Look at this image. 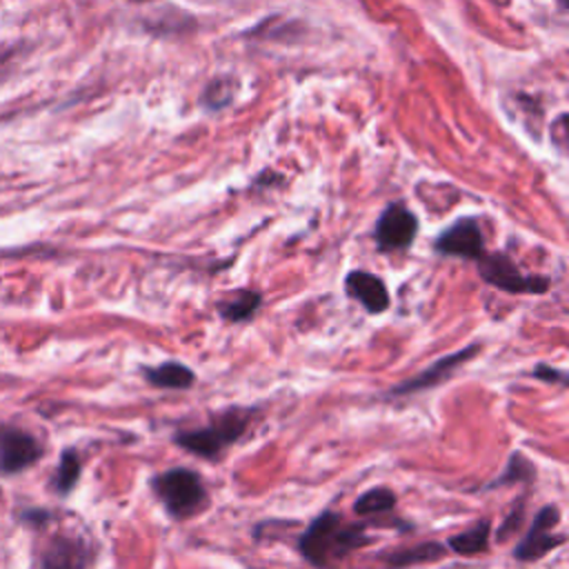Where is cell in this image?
<instances>
[{
    "label": "cell",
    "mask_w": 569,
    "mask_h": 569,
    "mask_svg": "<svg viewBox=\"0 0 569 569\" xmlns=\"http://www.w3.org/2000/svg\"><path fill=\"white\" fill-rule=\"evenodd\" d=\"M42 456V445L24 429L0 425V469L4 473H18Z\"/></svg>",
    "instance_id": "9"
},
{
    "label": "cell",
    "mask_w": 569,
    "mask_h": 569,
    "mask_svg": "<svg viewBox=\"0 0 569 569\" xmlns=\"http://www.w3.org/2000/svg\"><path fill=\"white\" fill-rule=\"evenodd\" d=\"M396 502H398V498L389 487H371L353 500V511H356V516L387 513L396 507Z\"/></svg>",
    "instance_id": "16"
},
{
    "label": "cell",
    "mask_w": 569,
    "mask_h": 569,
    "mask_svg": "<svg viewBox=\"0 0 569 569\" xmlns=\"http://www.w3.org/2000/svg\"><path fill=\"white\" fill-rule=\"evenodd\" d=\"M151 491L173 520L193 518L209 500L202 478L189 467H171L156 473Z\"/></svg>",
    "instance_id": "3"
},
{
    "label": "cell",
    "mask_w": 569,
    "mask_h": 569,
    "mask_svg": "<svg viewBox=\"0 0 569 569\" xmlns=\"http://www.w3.org/2000/svg\"><path fill=\"white\" fill-rule=\"evenodd\" d=\"M369 542L371 536L365 531V525H347L340 513L322 511L300 533L298 551L309 565L331 569Z\"/></svg>",
    "instance_id": "1"
},
{
    "label": "cell",
    "mask_w": 569,
    "mask_h": 569,
    "mask_svg": "<svg viewBox=\"0 0 569 569\" xmlns=\"http://www.w3.org/2000/svg\"><path fill=\"white\" fill-rule=\"evenodd\" d=\"M144 380L158 389H191L196 382L193 369L180 360H164L160 365H144L140 369Z\"/></svg>",
    "instance_id": "12"
},
{
    "label": "cell",
    "mask_w": 569,
    "mask_h": 569,
    "mask_svg": "<svg viewBox=\"0 0 569 569\" xmlns=\"http://www.w3.org/2000/svg\"><path fill=\"white\" fill-rule=\"evenodd\" d=\"M491 536V522L487 518L473 522L469 529H462L460 533L451 536L447 540V549L458 556H476L480 551H487Z\"/></svg>",
    "instance_id": "15"
},
{
    "label": "cell",
    "mask_w": 569,
    "mask_h": 569,
    "mask_svg": "<svg viewBox=\"0 0 569 569\" xmlns=\"http://www.w3.org/2000/svg\"><path fill=\"white\" fill-rule=\"evenodd\" d=\"M262 305V293L256 289H236L216 302L220 318L227 322H247Z\"/></svg>",
    "instance_id": "14"
},
{
    "label": "cell",
    "mask_w": 569,
    "mask_h": 569,
    "mask_svg": "<svg viewBox=\"0 0 569 569\" xmlns=\"http://www.w3.org/2000/svg\"><path fill=\"white\" fill-rule=\"evenodd\" d=\"M478 273L480 278L507 293H545L549 289V278L545 276H529L522 273L516 262L505 253H482L478 260Z\"/></svg>",
    "instance_id": "4"
},
{
    "label": "cell",
    "mask_w": 569,
    "mask_h": 569,
    "mask_svg": "<svg viewBox=\"0 0 569 569\" xmlns=\"http://www.w3.org/2000/svg\"><path fill=\"white\" fill-rule=\"evenodd\" d=\"M536 478V467L533 462L522 453V451H513L509 456V462L505 467V471L487 485V489L493 487H505V485H520V482H531Z\"/></svg>",
    "instance_id": "17"
},
{
    "label": "cell",
    "mask_w": 569,
    "mask_h": 569,
    "mask_svg": "<svg viewBox=\"0 0 569 569\" xmlns=\"http://www.w3.org/2000/svg\"><path fill=\"white\" fill-rule=\"evenodd\" d=\"M251 413L253 409L247 407L224 409L204 427L178 431L173 436V442L202 460H218L222 451L238 442L240 436L247 431Z\"/></svg>",
    "instance_id": "2"
},
{
    "label": "cell",
    "mask_w": 569,
    "mask_h": 569,
    "mask_svg": "<svg viewBox=\"0 0 569 569\" xmlns=\"http://www.w3.org/2000/svg\"><path fill=\"white\" fill-rule=\"evenodd\" d=\"M133 2H140V0H133Z\"/></svg>",
    "instance_id": "21"
},
{
    "label": "cell",
    "mask_w": 569,
    "mask_h": 569,
    "mask_svg": "<svg viewBox=\"0 0 569 569\" xmlns=\"http://www.w3.org/2000/svg\"><path fill=\"white\" fill-rule=\"evenodd\" d=\"M87 562V549L80 540L56 536L42 551L40 569H82Z\"/></svg>",
    "instance_id": "11"
},
{
    "label": "cell",
    "mask_w": 569,
    "mask_h": 569,
    "mask_svg": "<svg viewBox=\"0 0 569 569\" xmlns=\"http://www.w3.org/2000/svg\"><path fill=\"white\" fill-rule=\"evenodd\" d=\"M80 469H82V462H80L78 451L76 449H64V453L60 456L56 476H53V489L60 496H67L76 487V482L80 478Z\"/></svg>",
    "instance_id": "18"
},
{
    "label": "cell",
    "mask_w": 569,
    "mask_h": 569,
    "mask_svg": "<svg viewBox=\"0 0 569 569\" xmlns=\"http://www.w3.org/2000/svg\"><path fill=\"white\" fill-rule=\"evenodd\" d=\"M480 345L473 342L465 349H458L453 353H447L442 358H438L436 362H431L427 369H422L420 373L398 382L396 387L389 389V396H409V393H416V391H425V389H431L440 382H445L456 369H460L465 362H469L471 358H476L480 353Z\"/></svg>",
    "instance_id": "7"
},
{
    "label": "cell",
    "mask_w": 569,
    "mask_h": 569,
    "mask_svg": "<svg viewBox=\"0 0 569 569\" xmlns=\"http://www.w3.org/2000/svg\"><path fill=\"white\" fill-rule=\"evenodd\" d=\"M447 545L440 540H427V542H418L411 547H402L396 551H389L385 556V565L387 569H405V567H413V565H422V562H436L442 556H447Z\"/></svg>",
    "instance_id": "13"
},
{
    "label": "cell",
    "mask_w": 569,
    "mask_h": 569,
    "mask_svg": "<svg viewBox=\"0 0 569 569\" xmlns=\"http://www.w3.org/2000/svg\"><path fill=\"white\" fill-rule=\"evenodd\" d=\"M560 525V509L556 505H545L536 511L527 533L513 549V558L520 562H536L545 553L565 545L567 533L556 531Z\"/></svg>",
    "instance_id": "5"
},
{
    "label": "cell",
    "mask_w": 569,
    "mask_h": 569,
    "mask_svg": "<svg viewBox=\"0 0 569 569\" xmlns=\"http://www.w3.org/2000/svg\"><path fill=\"white\" fill-rule=\"evenodd\" d=\"M345 291L349 298L358 300L367 313L378 316L382 311L389 309L391 298H389V289L385 284V280L371 271L365 269H353L347 273L345 278Z\"/></svg>",
    "instance_id": "10"
},
{
    "label": "cell",
    "mask_w": 569,
    "mask_h": 569,
    "mask_svg": "<svg viewBox=\"0 0 569 569\" xmlns=\"http://www.w3.org/2000/svg\"><path fill=\"white\" fill-rule=\"evenodd\" d=\"M418 233V218L402 202H391L380 213L373 240L380 251H400L407 249Z\"/></svg>",
    "instance_id": "6"
},
{
    "label": "cell",
    "mask_w": 569,
    "mask_h": 569,
    "mask_svg": "<svg viewBox=\"0 0 569 569\" xmlns=\"http://www.w3.org/2000/svg\"><path fill=\"white\" fill-rule=\"evenodd\" d=\"M522 516H525V505H522V500H520V502H518V505H513V507H511V511L505 516L502 525H498L496 538H498L500 542L509 540V538L520 529V525H522Z\"/></svg>",
    "instance_id": "19"
},
{
    "label": "cell",
    "mask_w": 569,
    "mask_h": 569,
    "mask_svg": "<svg viewBox=\"0 0 569 569\" xmlns=\"http://www.w3.org/2000/svg\"><path fill=\"white\" fill-rule=\"evenodd\" d=\"M531 376H533L536 380L551 382V385H565V382H567V373H565L562 369H556V367L547 365V362L536 365V369L531 371Z\"/></svg>",
    "instance_id": "20"
},
{
    "label": "cell",
    "mask_w": 569,
    "mask_h": 569,
    "mask_svg": "<svg viewBox=\"0 0 569 569\" xmlns=\"http://www.w3.org/2000/svg\"><path fill=\"white\" fill-rule=\"evenodd\" d=\"M433 249L440 256H453L465 260H478L485 249V236L476 218H460L447 227L433 242Z\"/></svg>",
    "instance_id": "8"
}]
</instances>
